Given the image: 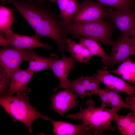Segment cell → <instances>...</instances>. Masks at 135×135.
Wrapping results in <instances>:
<instances>
[{"instance_id": "cell-1", "label": "cell", "mask_w": 135, "mask_h": 135, "mask_svg": "<svg viewBox=\"0 0 135 135\" xmlns=\"http://www.w3.org/2000/svg\"><path fill=\"white\" fill-rule=\"evenodd\" d=\"M44 2L38 0H12L11 2L32 27L35 37L39 40L44 36L53 40L62 54L68 34L62 28L58 15Z\"/></svg>"}, {"instance_id": "cell-2", "label": "cell", "mask_w": 135, "mask_h": 135, "mask_svg": "<svg viewBox=\"0 0 135 135\" xmlns=\"http://www.w3.org/2000/svg\"><path fill=\"white\" fill-rule=\"evenodd\" d=\"M86 108H80L79 112L68 115L66 117L74 120H80L95 135H102L106 130L116 131L118 129L117 127L112 125V123L120 108L96 107L92 99L86 101Z\"/></svg>"}, {"instance_id": "cell-3", "label": "cell", "mask_w": 135, "mask_h": 135, "mask_svg": "<svg viewBox=\"0 0 135 135\" xmlns=\"http://www.w3.org/2000/svg\"><path fill=\"white\" fill-rule=\"evenodd\" d=\"M28 96L18 94L15 96L6 95L0 96V104L5 111L13 118L24 123L30 134L32 132V124L36 120L40 118L47 120L50 118L38 112L29 102Z\"/></svg>"}, {"instance_id": "cell-4", "label": "cell", "mask_w": 135, "mask_h": 135, "mask_svg": "<svg viewBox=\"0 0 135 135\" xmlns=\"http://www.w3.org/2000/svg\"><path fill=\"white\" fill-rule=\"evenodd\" d=\"M61 25L64 30L75 38L82 36L92 39L105 45L111 46L114 41L112 36L115 27L110 21L102 19L92 21L76 23L66 24L62 22Z\"/></svg>"}, {"instance_id": "cell-5", "label": "cell", "mask_w": 135, "mask_h": 135, "mask_svg": "<svg viewBox=\"0 0 135 135\" xmlns=\"http://www.w3.org/2000/svg\"><path fill=\"white\" fill-rule=\"evenodd\" d=\"M36 53L34 48L20 50L10 47L0 50V72L11 81L20 65L23 62L28 61Z\"/></svg>"}, {"instance_id": "cell-6", "label": "cell", "mask_w": 135, "mask_h": 135, "mask_svg": "<svg viewBox=\"0 0 135 135\" xmlns=\"http://www.w3.org/2000/svg\"><path fill=\"white\" fill-rule=\"evenodd\" d=\"M35 36L16 34L10 30L3 34H0V45L4 48L10 47L24 50L42 48L52 50V46L40 42Z\"/></svg>"}, {"instance_id": "cell-7", "label": "cell", "mask_w": 135, "mask_h": 135, "mask_svg": "<svg viewBox=\"0 0 135 135\" xmlns=\"http://www.w3.org/2000/svg\"><path fill=\"white\" fill-rule=\"evenodd\" d=\"M92 0H84L71 20L72 23L88 22L106 18L108 8Z\"/></svg>"}, {"instance_id": "cell-8", "label": "cell", "mask_w": 135, "mask_h": 135, "mask_svg": "<svg viewBox=\"0 0 135 135\" xmlns=\"http://www.w3.org/2000/svg\"><path fill=\"white\" fill-rule=\"evenodd\" d=\"M106 18L120 31L121 36L129 37L135 22V11L131 9L114 10L108 8Z\"/></svg>"}, {"instance_id": "cell-9", "label": "cell", "mask_w": 135, "mask_h": 135, "mask_svg": "<svg viewBox=\"0 0 135 135\" xmlns=\"http://www.w3.org/2000/svg\"><path fill=\"white\" fill-rule=\"evenodd\" d=\"M93 76L106 87L119 93L124 92L129 96L134 95L135 85H130L121 78L111 74L107 70L106 67L103 70H98L97 73L94 74Z\"/></svg>"}, {"instance_id": "cell-10", "label": "cell", "mask_w": 135, "mask_h": 135, "mask_svg": "<svg viewBox=\"0 0 135 135\" xmlns=\"http://www.w3.org/2000/svg\"><path fill=\"white\" fill-rule=\"evenodd\" d=\"M77 97V95L69 89L60 90L50 96L51 108L63 116L66 112L78 104Z\"/></svg>"}, {"instance_id": "cell-11", "label": "cell", "mask_w": 135, "mask_h": 135, "mask_svg": "<svg viewBox=\"0 0 135 135\" xmlns=\"http://www.w3.org/2000/svg\"><path fill=\"white\" fill-rule=\"evenodd\" d=\"M100 82L93 76H82L75 80H70L68 89L79 96L83 100L86 95L91 97L93 94L98 95L100 88Z\"/></svg>"}, {"instance_id": "cell-12", "label": "cell", "mask_w": 135, "mask_h": 135, "mask_svg": "<svg viewBox=\"0 0 135 135\" xmlns=\"http://www.w3.org/2000/svg\"><path fill=\"white\" fill-rule=\"evenodd\" d=\"M134 46L132 38L120 35L112 46L110 66L119 65L130 59Z\"/></svg>"}, {"instance_id": "cell-13", "label": "cell", "mask_w": 135, "mask_h": 135, "mask_svg": "<svg viewBox=\"0 0 135 135\" xmlns=\"http://www.w3.org/2000/svg\"><path fill=\"white\" fill-rule=\"evenodd\" d=\"M77 61L72 56H67L64 53L61 59L57 60L54 63L51 69L60 82L59 85L54 89V92L61 89H68L70 80L68 76L70 70L74 68V63Z\"/></svg>"}, {"instance_id": "cell-14", "label": "cell", "mask_w": 135, "mask_h": 135, "mask_svg": "<svg viewBox=\"0 0 135 135\" xmlns=\"http://www.w3.org/2000/svg\"><path fill=\"white\" fill-rule=\"evenodd\" d=\"M34 72L28 68L24 70L19 67L13 76L6 95L12 96L15 93L27 95L31 91L27 85L34 74Z\"/></svg>"}, {"instance_id": "cell-15", "label": "cell", "mask_w": 135, "mask_h": 135, "mask_svg": "<svg viewBox=\"0 0 135 135\" xmlns=\"http://www.w3.org/2000/svg\"><path fill=\"white\" fill-rule=\"evenodd\" d=\"M53 126V132L56 135H90L92 133L84 123L76 125L50 119Z\"/></svg>"}, {"instance_id": "cell-16", "label": "cell", "mask_w": 135, "mask_h": 135, "mask_svg": "<svg viewBox=\"0 0 135 135\" xmlns=\"http://www.w3.org/2000/svg\"><path fill=\"white\" fill-rule=\"evenodd\" d=\"M75 38L78 39V43L86 48L93 56L97 55L101 57V62L105 67L110 66V56L105 52L98 42L92 39L80 36Z\"/></svg>"}, {"instance_id": "cell-17", "label": "cell", "mask_w": 135, "mask_h": 135, "mask_svg": "<svg viewBox=\"0 0 135 135\" xmlns=\"http://www.w3.org/2000/svg\"><path fill=\"white\" fill-rule=\"evenodd\" d=\"M65 50L70 54L77 61L81 63L87 62L93 56L86 48L70 38L67 39Z\"/></svg>"}, {"instance_id": "cell-18", "label": "cell", "mask_w": 135, "mask_h": 135, "mask_svg": "<svg viewBox=\"0 0 135 135\" xmlns=\"http://www.w3.org/2000/svg\"><path fill=\"white\" fill-rule=\"evenodd\" d=\"M122 135H135V114L131 112L126 116L117 113L114 119Z\"/></svg>"}, {"instance_id": "cell-19", "label": "cell", "mask_w": 135, "mask_h": 135, "mask_svg": "<svg viewBox=\"0 0 135 135\" xmlns=\"http://www.w3.org/2000/svg\"><path fill=\"white\" fill-rule=\"evenodd\" d=\"M58 56L54 54H51L48 57L40 56L35 53L28 61L29 69L33 72L43 70L51 69L54 63L58 60Z\"/></svg>"}, {"instance_id": "cell-20", "label": "cell", "mask_w": 135, "mask_h": 135, "mask_svg": "<svg viewBox=\"0 0 135 135\" xmlns=\"http://www.w3.org/2000/svg\"><path fill=\"white\" fill-rule=\"evenodd\" d=\"M126 81L135 85V62L130 58L122 62L116 69L108 70Z\"/></svg>"}, {"instance_id": "cell-21", "label": "cell", "mask_w": 135, "mask_h": 135, "mask_svg": "<svg viewBox=\"0 0 135 135\" xmlns=\"http://www.w3.org/2000/svg\"><path fill=\"white\" fill-rule=\"evenodd\" d=\"M14 20L13 9L0 6V32L3 34L11 29Z\"/></svg>"}, {"instance_id": "cell-22", "label": "cell", "mask_w": 135, "mask_h": 135, "mask_svg": "<svg viewBox=\"0 0 135 135\" xmlns=\"http://www.w3.org/2000/svg\"><path fill=\"white\" fill-rule=\"evenodd\" d=\"M80 6L76 0H70L68 6L64 10L58 15L61 21L66 24L71 23L73 17L78 10Z\"/></svg>"}, {"instance_id": "cell-23", "label": "cell", "mask_w": 135, "mask_h": 135, "mask_svg": "<svg viewBox=\"0 0 135 135\" xmlns=\"http://www.w3.org/2000/svg\"><path fill=\"white\" fill-rule=\"evenodd\" d=\"M108 94L107 106L112 108H129L128 105L123 100L119 93L106 86Z\"/></svg>"}, {"instance_id": "cell-24", "label": "cell", "mask_w": 135, "mask_h": 135, "mask_svg": "<svg viewBox=\"0 0 135 135\" xmlns=\"http://www.w3.org/2000/svg\"><path fill=\"white\" fill-rule=\"evenodd\" d=\"M97 2L106 6L114 8L116 10H124L134 8V0H95Z\"/></svg>"}, {"instance_id": "cell-25", "label": "cell", "mask_w": 135, "mask_h": 135, "mask_svg": "<svg viewBox=\"0 0 135 135\" xmlns=\"http://www.w3.org/2000/svg\"><path fill=\"white\" fill-rule=\"evenodd\" d=\"M125 102L128 105L130 110L135 114V96H129L126 98Z\"/></svg>"}, {"instance_id": "cell-26", "label": "cell", "mask_w": 135, "mask_h": 135, "mask_svg": "<svg viewBox=\"0 0 135 135\" xmlns=\"http://www.w3.org/2000/svg\"><path fill=\"white\" fill-rule=\"evenodd\" d=\"M52 2L57 3L60 12H62L68 6L70 0H48Z\"/></svg>"}, {"instance_id": "cell-27", "label": "cell", "mask_w": 135, "mask_h": 135, "mask_svg": "<svg viewBox=\"0 0 135 135\" xmlns=\"http://www.w3.org/2000/svg\"><path fill=\"white\" fill-rule=\"evenodd\" d=\"M130 36H132V39L133 44L134 46H135V22L131 31Z\"/></svg>"}, {"instance_id": "cell-28", "label": "cell", "mask_w": 135, "mask_h": 135, "mask_svg": "<svg viewBox=\"0 0 135 135\" xmlns=\"http://www.w3.org/2000/svg\"><path fill=\"white\" fill-rule=\"evenodd\" d=\"M2 4H5L7 3H11L12 0H0Z\"/></svg>"}, {"instance_id": "cell-29", "label": "cell", "mask_w": 135, "mask_h": 135, "mask_svg": "<svg viewBox=\"0 0 135 135\" xmlns=\"http://www.w3.org/2000/svg\"><path fill=\"white\" fill-rule=\"evenodd\" d=\"M132 54L133 55H135V46L133 47L132 51Z\"/></svg>"}, {"instance_id": "cell-30", "label": "cell", "mask_w": 135, "mask_h": 135, "mask_svg": "<svg viewBox=\"0 0 135 135\" xmlns=\"http://www.w3.org/2000/svg\"><path fill=\"white\" fill-rule=\"evenodd\" d=\"M38 0L42 2H45L44 0Z\"/></svg>"}, {"instance_id": "cell-31", "label": "cell", "mask_w": 135, "mask_h": 135, "mask_svg": "<svg viewBox=\"0 0 135 135\" xmlns=\"http://www.w3.org/2000/svg\"><path fill=\"white\" fill-rule=\"evenodd\" d=\"M134 9H135V8H134Z\"/></svg>"}]
</instances>
